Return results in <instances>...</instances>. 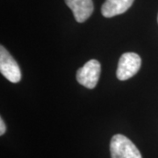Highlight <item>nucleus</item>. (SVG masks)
Returning <instances> with one entry per match:
<instances>
[{"mask_svg": "<svg viewBox=\"0 0 158 158\" xmlns=\"http://www.w3.org/2000/svg\"><path fill=\"white\" fill-rule=\"evenodd\" d=\"M110 151L112 158H142L137 147L123 135L113 136Z\"/></svg>", "mask_w": 158, "mask_h": 158, "instance_id": "obj_1", "label": "nucleus"}, {"mask_svg": "<svg viewBox=\"0 0 158 158\" xmlns=\"http://www.w3.org/2000/svg\"><path fill=\"white\" fill-rule=\"evenodd\" d=\"M141 59L139 55L135 53H125L123 54L118 63L117 77L120 81H125L134 77L141 68Z\"/></svg>", "mask_w": 158, "mask_h": 158, "instance_id": "obj_2", "label": "nucleus"}, {"mask_svg": "<svg viewBox=\"0 0 158 158\" xmlns=\"http://www.w3.org/2000/svg\"><path fill=\"white\" fill-rule=\"evenodd\" d=\"M101 73L100 62L95 59L90 60L77 72V80L80 85L88 89H93L98 84Z\"/></svg>", "mask_w": 158, "mask_h": 158, "instance_id": "obj_3", "label": "nucleus"}, {"mask_svg": "<svg viewBox=\"0 0 158 158\" xmlns=\"http://www.w3.org/2000/svg\"><path fill=\"white\" fill-rule=\"evenodd\" d=\"M0 72L11 83H19L21 79L20 69L17 62L4 48L0 47Z\"/></svg>", "mask_w": 158, "mask_h": 158, "instance_id": "obj_4", "label": "nucleus"}, {"mask_svg": "<svg viewBox=\"0 0 158 158\" xmlns=\"http://www.w3.org/2000/svg\"><path fill=\"white\" fill-rule=\"evenodd\" d=\"M65 3L73 12L75 19L79 23L85 22L93 12L92 0H65Z\"/></svg>", "mask_w": 158, "mask_h": 158, "instance_id": "obj_5", "label": "nucleus"}, {"mask_svg": "<svg viewBox=\"0 0 158 158\" xmlns=\"http://www.w3.org/2000/svg\"><path fill=\"white\" fill-rule=\"evenodd\" d=\"M135 0H106L101 7L104 17L113 18L122 14L132 6Z\"/></svg>", "mask_w": 158, "mask_h": 158, "instance_id": "obj_6", "label": "nucleus"}, {"mask_svg": "<svg viewBox=\"0 0 158 158\" xmlns=\"http://www.w3.org/2000/svg\"><path fill=\"white\" fill-rule=\"evenodd\" d=\"M6 124H5V122H4V120H3V118H0V135H3L5 133H6Z\"/></svg>", "mask_w": 158, "mask_h": 158, "instance_id": "obj_7", "label": "nucleus"}, {"mask_svg": "<svg viewBox=\"0 0 158 158\" xmlns=\"http://www.w3.org/2000/svg\"><path fill=\"white\" fill-rule=\"evenodd\" d=\"M157 22H158V16H157Z\"/></svg>", "mask_w": 158, "mask_h": 158, "instance_id": "obj_8", "label": "nucleus"}]
</instances>
